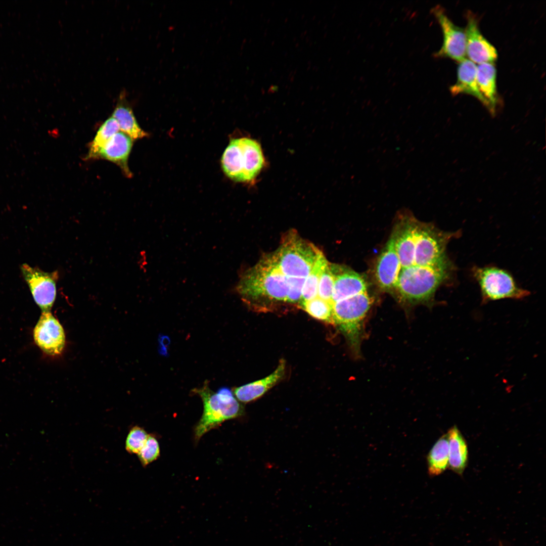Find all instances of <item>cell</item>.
<instances>
[{
  "label": "cell",
  "instance_id": "277c9868",
  "mask_svg": "<svg viewBox=\"0 0 546 546\" xmlns=\"http://www.w3.org/2000/svg\"><path fill=\"white\" fill-rule=\"evenodd\" d=\"M373 301L368 291L332 304L333 323L356 354L359 353L364 318Z\"/></svg>",
  "mask_w": 546,
  "mask_h": 546
},
{
  "label": "cell",
  "instance_id": "5b68a950",
  "mask_svg": "<svg viewBox=\"0 0 546 546\" xmlns=\"http://www.w3.org/2000/svg\"><path fill=\"white\" fill-rule=\"evenodd\" d=\"M471 271L479 286L482 303L506 298L522 299L530 294L528 290L518 286L509 272L502 268L474 266Z\"/></svg>",
  "mask_w": 546,
  "mask_h": 546
},
{
  "label": "cell",
  "instance_id": "8992f818",
  "mask_svg": "<svg viewBox=\"0 0 546 546\" xmlns=\"http://www.w3.org/2000/svg\"><path fill=\"white\" fill-rule=\"evenodd\" d=\"M443 34L441 48L434 53L436 58H448L459 62L464 60L466 55V37L465 29L455 25L448 17L440 6L432 9Z\"/></svg>",
  "mask_w": 546,
  "mask_h": 546
},
{
  "label": "cell",
  "instance_id": "7c38bea8",
  "mask_svg": "<svg viewBox=\"0 0 546 546\" xmlns=\"http://www.w3.org/2000/svg\"><path fill=\"white\" fill-rule=\"evenodd\" d=\"M397 257L392 234L378 257L375 268L376 284L382 291L392 293L396 273Z\"/></svg>",
  "mask_w": 546,
  "mask_h": 546
},
{
  "label": "cell",
  "instance_id": "d6986e66",
  "mask_svg": "<svg viewBox=\"0 0 546 546\" xmlns=\"http://www.w3.org/2000/svg\"><path fill=\"white\" fill-rule=\"evenodd\" d=\"M123 97L121 95L112 114L116 120L119 129L133 140L147 136V133L140 127L132 109Z\"/></svg>",
  "mask_w": 546,
  "mask_h": 546
},
{
  "label": "cell",
  "instance_id": "3957f363",
  "mask_svg": "<svg viewBox=\"0 0 546 546\" xmlns=\"http://www.w3.org/2000/svg\"><path fill=\"white\" fill-rule=\"evenodd\" d=\"M322 253L314 245L291 230L284 235L280 246L270 254L284 276L306 279Z\"/></svg>",
  "mask_w": 546,
  "mask_h": 546
},
{
  "label": "cell",
  "instance_id": "ffe728a7",
  "mask_svg": "<svg viewBox=\"0 0 546 546\" xmlns=\"http://www.w3.org/2000/svg\"><path fill=\"white\" fill-rule=\"evenodd\" d=\"M428 473L430 476L440 475L448 468L447 435L443 434L434 443L427 457Z\"/></svg>",
  "mask_w": 546,
  "mask_h": 546
},
{
  "label": "cell",
  "instance_id": "7a4b0ae2",
  "mask_svg": "<svg viewBox=\"0 0 546 546\" xmlns=\"http://www.w3.org/2000/svg\"><path fill=\"white\" fill-rule=\"evenodd\" d=\"M203 401L202 417L194 428V437L198 441L205 433L217 427L225 421L238 418L244 414V408L235 397L231 389L226 387L213 391L207 381L203 386L192 390Z\"/></svg>",
  "mask_w": 546,
  "mask_h": 546
},
{
  "label": "cell",
  "instance_id": "9c48e42d",
  "mask_svg": "<svg viewBox=\"0 0 546 546\" xmlns=\"http://www.w3.org/2000/svg\"><path fill=\"white\" fill-rule=\"evenodd\" d=\"M329 266L334 277L332 305L337 301L368 292V284L362 275L342 265L329 262Z\"/></svg>",
  "mask_w": 546,
  "mask_h": 546
},
{
  "label": "cell",
  "instance_id": "ac0fdd59",
  "mask_svg": "<svg viewBox=\"0 0 546 546\" xmlns=\"http://www.w3.org/2000/svg\"><path fill=\"white\" fill-rule=\"evenodd\" d=\"M245 158V182H250L260 173L264 164V158L260 145L248 138H239Z\"/></svg>",
  "mask_w": 546,
  "mask_h": 546
},
{
  "label": "cell",
  "instance_id": "d4e9b609",
  "mask_svg": "<svg viewBox=\"0 0 546 546\" xmlns=\"http://www.w3.org/2000/svg\"><path fill=\"white\" fill-rule=\"evenodd\" d=\"M137 455L144 467L157 459L160 456V447L157 438L154 435L149 434L146 442Z\"/></svg>",
  "mask_w": 546,
  "mask_h": 546
},
{
  "label": "cell",
  "instance_id": "8fae6325",
  "mask_svg": "<svg viewBox=\"0 0 546 546\" xmlns=\"http://www.w3.org/2000/svg\"><path fill=\"white\" fill-rule=\"evenodd\" d=\"M133 145V140L119 131L99 150L94 159H105L115 163L125 175L130 177L132 173L128 160Z\"/></svg>",
  "mask_w": 546,
  "mask_h": 546
},
{
  "label": "cell",
  "instance_id": "6da1fadb",
  "mask_svg": "<svg viewBox=\"0 0 546 546\" xmlns=\"http://www.w3.org/2000/svg\"><path fill=\"white\" fill-rule=\"evenodd\" d=\"M289 278L280 271L270 254H267L241 275L236 289L251 309L271 311L287 303Z\"/></svg>",
  "mask_w": 546,
  "mask_h": 546
},
{
  "label": "cell",
  "instance_id": "484cf974",
  "mask_svg": "<svg viewBox=\"0 0 546 546\" xmlns=\"http://www.w3.org/2000/svg\"><path fill=\"white\" fill-rule=\"evenodd\" d=\"M333 285L334 277L330 268L329 262H328L321 276L317 287L316 297L329 302L331 304V299Z\"/></svg>",
  "mask_w": 546,
  "mask_h": 546
},
{
  "label": "cell",
  "instance_id": "9a60e30c",
  "mask_svg": "<svg viewBox=\"0 0 546 546\" xmlns=\"http://www.w3.org/2000/svg\"><path fill=\"white\" fill-rule=\"evenodd\" d=\"M476 79L479 89L487 102L490 113H496L498 98L496 89V70L493 63H483L477 66Z\"/></svg>",
  "mask_w": 546,
  "mask_h": 546
},
{
  "label": "cell",
  "instance_id": "ba28073f",
  "mask_svg": "<svg viewBox=\"0 0 546 546\" xmlns=\"http://www.w3.org/2000/svg\"><path fill=\"white\" fill-rule=\"evenodd\" d=\"M33 338L36 344L51 356L61 354L65 344L64 329L50 311L42 312L34 327Z\"/></svg>",
  "mask_w": 546,
  "mask_h": 546
},
{
  "label": "cell",
  "instance_id": "cb8c5ba5",
  "mask_svg": "<svg viewBox=\"0 0 546 546\" xmlns=\"http://www.w3.org/2000/svg\"><path fill=\"white\" fill-rule=\"evenodd\" d=\"M148 434L139 426L132 427L125 440V449L130 454H138L146 442Z\"/></svg>",
  "mask_w": 546,
  "mask_h": 546
},
{
  "label": "cell",
  "instance_id": "e0dca14e",
  "mask_svg": "<svg viewBox=\"0 0 546 546\" xmlns=\"http://www.w3.org/2000/svg\"><path fill=\"white\" fill-rule=\"evenodd\" d=\"M239 138L232 139L221 158L223 170L235 181L244 182L245 158Z\"/></svg>",
  "mask_w": 546,
  "mask_h": 546
},
{
  "label": "cell",
  "instance_id": "52a82bcc",
  "mask_svg": "<svg viewBox=\"0 0 546 546\" xmlns=\"http://www.w3.org/2000/svg\"><path fill=\"white\" fill-rule=\"evenodd\" d=\"M21 269L33 299L43 312L50 311L56 297L57 271L44 272L23 264Z\"/></svg>",
  "mask_w": 546,
  "mask_h": 546
},
{
  "label": "cell",
  "instance_id": "4fadbf2b",
  "mask_svg": "<svg viewBox=\"0 0 546 546\" xmlns=\"http://www.w3.org/2000/svg\"><path fill=\"white\" fill-rule=\"evenodd\" d=\"M285 370L286 361L281 359L271 374L260 380L235 388L233 392L234 395L240 402L244 403L256 400L282 380Z\"/></svg>",
  "mask_w": 546,
  "mask_h": 546
},
{
  "label": "cell",
  "instance_id": "30bf717a",
  "mask_svg": "<svg viewBox=\"0 0 546 546\" xmlns=\"http://www.w3.org/2000/svg\"><path fill=\"white\" fill-rule=\"evenodd\" d=\"M467 24L465 29L466 37V54L470 60L478 64L493 63L497 58L494 47L482 34L476 17L471 12L467 15Z\"/></svg>",
  "mask_w": 546,
  "mask_h": 546
},
{
  "label": "cell",
  "instance_id": "7402d4cb",
  "mask_svg": "<svg viewBox=\"0 0 546 546\" xmlns=\"http://www.w3.org/2000/svg\"><path fill=\"white\" fill-rule=\"evenodd\" d=\"M325 255L322 253L315 262L311 272L306 278L302 290L301 305L317 296V287L321 276L328 263Z\"/></svg>",
  "mask_w": 546,
  "mask_h": 546
},
{
  "label": "cell",
  "instance_id": "603a6c76",
  "mask_svg": "<svg viewBox=\"0 0 546 546\" xmlns=\"http://www.w3.org/2000/svg\"><path fill=\"white\" fill-rule=\"evenodd\" d=\"M300 307L314 318L329 323H334L332 305L325 300L316 297L303 303Z\"/></svg>",
  "mask_w": 546,
  "mask_h": 546
},
{
  "label": "cell",
  "instance_id": "2e32d148",
  "mask_svg": "<svg viewBox=\"0 0 546 546\" xmlns=\"http://www.w3.org/2000/svg\"><path fill=\"white\" fill-rule=\"evenodd\" d=\"M448 443V468L462 475L468 463L467 442L458 428L451 427L447 432Z\"/></svg>",
  "mask_w": 546,
  "mask_h": 546
},
{
  "label": "cell",
  "instance_id": "44dd1931",
  "mask_svg": "<svg viewBox=\"0 0 546 546\" xmlns=\"http://www.w3.org/2000/svg\"><path fill=\"white\" fill-rule=\"evenodd\" d=\"M119 131L116 120L112 116L107 118L99 127L91 142L85 159H94L99 150Z\"/></svg>",
  "mask_w": 546,
  "mask_h": 546
},
{
  "label": "cell",
  "instance_id": "5bb4252c",
  "mask_svg": "<svg viewBox=\"0 0 546 546\" xmlns=\"http://www.w3.org/2000/svg\"><path fill=\"white\" fill-rule=\"evenodd\" d=\"M477 66L467 59L459 62L457 68V79L449 90L453 96L468 94L475 97L487 109L488 104L481 95L476 79Z\"/></svg>",
  "mask_w": 546,
  "mask_h": 546
}]
</instances>
